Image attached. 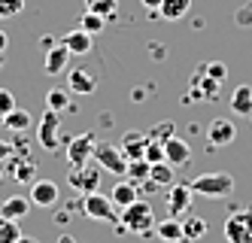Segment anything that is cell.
<instances>
[{"label": "cell", "mask_w": 252, "mask_h": 243, "mask_svg": "<svg viewBox=\"0 0 252 243\" xmlns=\"http://www.w3.org/2000/svg\"><path fill=\"white\" fill-rule=\"evenodd\" d=\"M19 237H22L19 222H15V219H6V216H0V243H15Z\"/></svg>", "instance_id": "30"}, {"label": "cell", "mask_w": 252, "mask_h": 243, "mask_svg": "<svg viewBox=\"0 0 252 243\" xmlns=\"http://www.w3.org/2000/svg\"><path fill=\"white\" fill-rule=\"evenodd\" d=\"M155 234L164 240V243H179L183 240V222L179 219H164V222H155Z\"/></svg>", "instance_id": "24"}, {"label": "cell", "mask_w": 252, "mask_h": 243, "mask_svg": "<svg viewBox=\"0 0 252 243\" xmlns=\"http://www.w3.org/2000/svg\"><path fill=\"white\" fill-rule=\"evenodd\" d=\"M25 9V0H0V22H6V18L19 15Z\"/></svg>", "instance_id": "34"}, {"label": "cell", "mask_w": 252, "mask_h": 243, "mask_svg": "<svg viewBox=\"0 0 252 243\" xmlns=\"http://www.w3.org/2000/svg\"><path fill=\"white\" fill-rule=\"evenodd\" d=\"M173 134H176V125H173L170 119H164V122H158V125H155V128L149 131V137H152V140H161V143H167V140H170Z\"/></svg>", "instance_id": "32"}, {"label": "cell", "mask_w": 252, "mask_h": 243, "mask_svg": "<svg viewBox=\"0 0 252 243\" xmlns=\"http://www.w3.org/2000/svg\"><path fill=\"white\" fill-rule=\"evenodd\" d=\"M143 158H146L149 164H155V161H164V143H161V140H152V137H149V143H146V152H143Z\"/></svg>", "instance_id": "33"}, {"label": "cell", "mask_w": 252, "mask_h": 243, "mask_svg": "<svg viewBox=\"0 0 252 243\" xmlns=\"http://www.w3.org/2000/svg\"><path fill=\"white\" fill-rule=\"evenodd\" d=\"M100 176H103V167H100L97 161H94V164L88 161V164H82V167H73V171L67 174V182L73 185L79 195H88V192H97Z\"/></svg>", "instance_id": "6"}, {"label": "cell", "mask_w": 252, "mask_h": 243, "mask_svg": "<svg viewBox=\"0 0 252 243\" xmlns=\"http://www.w3.org/2000/svg\"><path fill=\"white\" fill-rule=\"evenodd\" d=\"M58 113L55 109H46L43 119L37 122V140L40 146L46 149V152H58V146H61V134H58Z\"/></svg>", "instance_id": "8"}, {"label": "cell", "mask_w": 252, "mask_h": 243, "mask_svg": "<svg viewBox=\"0 0 252 243\" xmlns=\"http://www.w3.org/2000/svg\"><path fill=\"white\" fill-rule=\"evenodd\" d=\"M0 182H3V167H0Z\"/></svg>", "instance_id": "43"}, {"label": "cell", "mask_w": 252, "mask_h": 243, "mask_svg": "<svg viewBox=\"0 0 252 243\" xmlns=\"http://www.w3.org/2000/svg\"><path fill=\"white\" fill-rule=\"evenodd\" d=\"M0 67H3V55H0Z\"/></svg>", "instance_id": "44"}, {"label": "cell", "mask_w": 252, "mask_h": 243, "mask_svg": "<svg viewBox=\"0 0 252 243\" xmlns=\"http://www.w3.org/2000/svg\"><path fill=\"white\" fill-rule=\"evenodd\" d=\"M67 91L76 98H85V95H94L97 91V73L85 70V67H76V70H67Z\"/></svg>", "instance_id": "12"}, {"label": "cell", "mask_w": 252, "mask_h": 243, "mask_svg": "<svg viewBox=\"0 0 252 243\" xmlns=\"http://www.w3.org/2000/svg\"><path fill=\"white\" fill-rule=\"evenodd\" d=\"M125 176H131V182H146V179H149V161H146V158L128 161V171H125Z\"/></svg>", "instance_id": "28"}, {"label": "cell", "mask_w": 252, "mask_h": 243, "mask_svg": "<svg viewBox=\"0 0 252 243\" xmlns=\"http://www.w3.org/2000/svg\"><path fill=\"white\" fill-rule=\"evenodd\" d=\"M201 67H204L207 76H213L216 82H225V76H228V67H225L222 61H207V64H201Z\"/></svg>", "instance_id": "35"}, {"label": "cell", "mask_w": 252, "mask_h": 243, "mask_svg": "<svg viewBox=\"0 0 252 243\" xmlns=\"http://www.w3.org/2000/svg\"><path fill=\"white\" fill-rule=\"evenodd\" d=\"M15 243H40V240H37V237H28V234H22V237L15 240Z\"/></svg>", "instance_id": "41"}, {"label": "cell", "mask_w": 252, "mask_h": 243, "mask_svg": "<svg viewBox=\"0 0 252 243\" xmlns=\"http://www.w3.org/2000/svg\"><path fill=\"white\" fill-rule=\"evenodd\" d=\"M70 49L64 43H55V46H49L46 49V58H43V70H46V76H61V73L70 70Z\"/></svg>", "instance_id": "13"}, {"label": "cell", "mask_w": 252, "mask_h": 243, "mask_svg": "<svg viewBox=\"0 0 252 243\" xmlns=\"http://www.w3.org/2000/svg\"><path fill=\"white\" fill-rule=\"evenodd\" d=\"M173 176H176V167L170 164V161H155V164H149V179L155 182V185H173Z\"/></svg>", "instance_id": "25"}, {"label": "cell", "mask_w": 252, "mask_h": 243, "mask_svg": "<svg viewBox=\"0 0 252 243\" xmlns=\"http://www.w3.org/2000/svg\"><path fill=\"white\" fill-rule=\"evenodd\" d=\"M191 192L201 195V198H210V201H222L234 192V176L228 171H213V174H201L194 176L191 182Z\"/></svg>", "instance_id": "2"}, {"label": "cell", "mask_w": 252, "mask_h": 243, "mask_svg": "<svg viewBox=\"0 0 252 243\" xmlns=\"http://www.w3.org/2000/svg\"><path fill=\"white\" fill-rule=\"evenodd\" d=\"M191 198H194V192H191L189 182H173L170 192H167V216H173V219L189 216V210H191Z\"/></svg>", "instance_id": "10"}, {"label": "cell", "mask_w": 252, "mask_h": 243, "mask_svg": "<svg viewBox=\"0 0 252 243\" xmlns=\"http://www.w3.org/2000/svg\"><path fill=\"white\" fill-rule=\"evenodd\" d=\"M15 155V146L9 143V140H0V164H3V161H9Z\"/></svg>", "instance_id": "38"}, {"label": "cell", "mask_w": 252, "mask_h": 243, "mask_svg": "<svg viewBox=\"0 0 252 243\" xmlns=\"http://www.w3.org/2000/svg\"><path fill=\"white\" fill-rule=\"evenodd\" d=\"M61 43L70 49V55H88V52L94 49V36L88 34V31H82V28H76V31H70Z\"/></svg>", "instance_id": "18"}, {"label": "cell", "mask_w": 252, "mask_h": 243, "mask_svg": "<svg viewBox=\"0 0 252 243\" xmlns=\"http://www.w3.org/2000/svg\"><path fill=\"white\" fill-rule=\"evenodd\" d=\"M249 119H252V116H249Z\"/></svg>", "instance_id": "46"}, {"label": "cell", "mask_w": 252, "mask_h": 243, "mask_svg": "<svg viewBox=\"0 0 252 243\" xmlns=\"http://www.w3.org/2000/svg\"><path fill=\"white\" fill-rule=\"evenodd\" d=\"M234 140H237V125H234L228 116H219V119L210 122V128H207V146L210 149L231 146Z\"/></svg>", "instance_id": "9"}, {"label": "cell", "mask_w": 252, "mask_h": 243, "mask_svg": "<svg viewBox=\"0 0 252 243\" xmlns=\"http://www.w3.org/2000/svg\"><path fill=\"white\" fill-rule=\"evenodd\" d=\"M231 113L252 116V85H237L231 91Z\"/></svg>", "instance_id": "21"}, {"label": "cell", "mask_w": 252, "mask_h": 243, "mask_svg": "<svg viewBox=\"0 0 252 243\" xmlns=\"http://www.w3.org/2000/svg\"><path fill=\"white\" fill-rule=\"evenodd\" d=\"M164 161H170L173 167H183V164H189L191 161V146L186 143V140H179L176 134L164 143Z\"/></svg>", "instance_id": "16"}, {"label": "cell", "mask_w": 252, "mask_h": 243, "mask_svg": "<svg viewBox=\"0 0 252 243\" xmlns=\"http://www.w3.org/2000/svg\"><path fill=\"white\" fill-rule=\"evenodd\" d=\"M92 158L103 167V171H110V174H116V176H125V171H128V158L122 155V149H119L116 143L97 140L94 149H92Z\"/></svg>", "instance_id": "5"}, {"label": "cell", "mask_w": 252, "mask_h": 243, "mask_svg": "<svg viewBox=\"0 0 252 243\" xmlns=\"http://www.w3.org/2000/svg\"><path fill=\"white\" fill-rule=\"evenodd\" d=\"M82 213H85V219H92V222H106V225H116V222H119L110 195H97V192L82 195Z\"/></svg>", "instance_id": "4"}, {"label": "cell", "mask_w": 252, "mask_h": 243, "mask_svg": "<svg viewBox=\"0 0 252 243\" xmlns=\"http://www.w3.org/2000/svg\"><path fill=\"white\" fill-rule=\"evenodd\" d=\"M137 198H140V185H137V182H128V179H125V182H116L113 192H110V201H113L116 210H125V207H128V204H134Z\"/></svg>", "instance_id": "17"}, {"label": "cell", "mask_w": 252, "mask_h": 243, "mask_svg": "<svg viewBox=\"0 0 252 243\" xmlns=\"http://www.w3.org/2000/svg\"><path fill=\"white\" fill-rule=\"evenodd\" d=\"M28 198H31V207H55L58 204V185L52 179H33Z\"/></svg>", "instance_id": "14"}, {"label": "cell", "mask_w": 252, "mask_h": 243, "mask_svg": "<svg viewBox=\"0 0 252 243\" xmlns=\"http://www.w3.org/2000/svg\"><path fill=\"white\" fill-rule=\"evenodd\" d=\"M222 82H216L213 76H207L204 67H197V73L191 76V88L186 91L183 104H197V101H216V95H219Z\"/></svg>", "instance_id": "7"}, {"label": "cell", "mask_w": 252, "mask_h": 243, "mask_svg": "<svg viewBox=\"0 0 252 243\" xmlns=\"http://www.w3.org/2000/svg\"><path fill=\"white\" fill-rule=\"evenodd\" d=\"M58 243H76V237H70V234H61V237H58Z\"/></svg>", "instance_id": "42"}, {"label": "cell", "mask_w": 252, "mask_h": 243, "mask_svg": "<svg viewBox=\"0 0 252 243\" xmlns=\"http://www.w3.org/2000/svg\"><path fill=\"white\" fill-rule=\"evenodd\" d=\"M31 210V198L25 195H12L6 201H0V216H6V219H15V222H22Z\"/></svg>", "instance_id": "19"}, {"label": "cell", "mask_w": 252, "mask_h": 243, "mask_svg": "<svg viewBox=\"0 0 252 243\" xmlns=\"http://www.w3.org/2000/svg\"><path fill=\"white\" fill-rule=\"evenodd\" d=\"M155 210H152V204L149 201H134V204H128V207L122 210V216H119V222H116V231L119 234H140V237H149L152 231H155Z\"/></svg>", "instance_id": "1"}, {"label": "cell", "mask_w": 252, "mask_h": 243, "mask_svg": "<svg viewBox=\"0 0 252 243\" xmlns=\"http://www.w3.org/2000/svg\"><path fill=\"white\" fill-rule=\"evenodd\" d=\"M179 243H186V240H179Z\"/></svg>", "instance_id": "45"}, {"label": "cell", "mask_w": 252, "mask_h": 243, "mask_svg": "<svg viewBox=\"0 0 252 243\" xmlns=\"http://www.w3.org/2000/svg\"><path fill=\"white\" fill-rule=\"evenodd\" d=\"M94 143H97V137L92 134V131H85V134H79V137H73V140H67V161H70V167H82V164L92 161V149H94Z\"/></svg>", "instance_id": "11"}, {"label": "cell", "mask_w": 252, "mask_h": 243, "mask_svg": "<svg viewBox=\"0 0 252 243\" xmlns=\"http://www.w3.org/2000/svg\"><path fill=\"white\" fill-rule=\"evenodd\" d=\"M146 143H149V134H140V131H128V134L122 137L119 149H122V155L134 161V158H143V152H146Z\"/></svg>", "instance_id": "15"}, {"label": "cell", "mask_w": 252, "mask_h": 243, "mask_svg": "<svg viewBox=\"0 0 252 243\" xmlns=\"http://www.w3.org/2000/svg\"><path fill=\"white\" fill-rule=\"evenodd\" d=\"M9 176L15 179V182H25V185H31L33 179H37V164H33L31 158H15L12 164H9Z\"/></svg>", "instance_id": "20"}, {"label": "cell", "mask_w": 252, "mask_h": 243, "mask_svg": "<svg viewBox=\"0 0 252 243\" xmlns=\"http://www.w3.org/2000/svg\"><path fill=\"white\" fill-rule=\"evenodd\" d=\"M85 9L88 12H97L103 18H113L119 12V0H85Z\"/></svg>", "instance_id": "27"}, {"label": "cell", "mask_w": 252, "mask_h": 243, "mask_svg": "<svg viewBox=\"0 0 252 243\" xmlns=\"http://www.w3.org/2000/svg\"><path fill=\"white\" fill-rule=\"evenodd\" d=\"M222 234H225V243H252V207L231 210Z\"/></svg>", "instance_id": "3"}, {"label": "cell", "mask_w": 252, "mask_h": 243, "mask_svg": "<svg viewBox=\"0 0 252 243\" xmlns=\"http://www.w3.org/2000/svg\"><path fill=\"white\" fill-rule=\"evenodd\" d=\"M9 109H15V98H12V91L0 88V122H3V116L9 113Z\"/></svg>", "instance_id": "36"}, {"label": "cell", "mask_w": 252, "mask_h": 243, "mask_svg": "<svg viewBox=\"0 0 252 243\" xmlns=\"http://www.w3.org/2000/svg\"><path fill=\"white\" fill-rule=\"evenodd\" d=\"M79 28H82V31H88L92 36H97V34L106 28V18H103V15H97V12H88V9H85V15L79 18Z\"/></svg>", "instance_id": "29"}, {"label": "cell", "mask_w": 252, "mask_h": 243, "mask_svg": "<svg viewBox=\"0 0 252 243\" xmlns=\"http://www.w3.org/2000/svg\"><path fill=\"white\" fill-rule=\"evenodd\" d=\"M146 9H152V12H158V6H161V0H140Z\"/></svg>", "instance_id": "40"}, {"label": "cell", "mask_w": 252, "mask_h": 243, "mask_svg": "<svg viewBox=\"0 0 252 243\" xmlns=\"http://www.w3.org/2000/svg\"><path fill=\"white\" fill-rule=\"evenodd\" d=\"M189 9H191V0H161L158 15L164 22H179V18L189 15Z\"/></svg>", "instance_id": "22"}, {"label": "cell", "mask_w": 252, "mask_h": 243, "mask_svg": "<svg viewBox=\"0 0 252 243\" xmlns=\"http://www.w3.org/2000/svg\"><path fill=\"white\" fill-rule=\"evenodd\" d=\"M6 49H9V36H6V31H3V28H0V55H3Z\"/></svg>", "instance_id": "39"}, {"label": "cell", "mask_w": 252, "mask_h": 243, "mask_svg": "<svg viewBox=\"0 0 252 243\" xmlns=\"http://www.w3.org/2000/svg\"><path fill=\"white\" fill-rule=\"evenodd\" d=\"M46 106L55 109V113H64V109L70 106V98H67V88H52L46 95Z\"/></svg>", "instance_id": "31"}, {"label": "cell", "mask_w": 252, "mask_h": 243, "mask_svg": "<svg viewBox=\"0 0 252 243\" xmlns=\"http://www.w3.org/2000/svg\"><path fill=\"white\" fill-rule=\"evenodd\" d=\"M31 113H28V109H19V106H15V109H9V113L3 116V122H0V125H3L6 131H15V134H19V131H28L31 128Z\"/></svg>", "instance_id": "26"}, {"label": "cell", "mask_w": 252, "mask_h": 243, "mask_svg": "<svg viewBox=\"0 0 252 243\" xmlns=\"http://www.w3.org/2000/svg\"><path fill=\"white\" fill-rule=\"evenodd\" d=\"M237 25H243V28H252V3H246L243 9H237Z\"/></svg>", "instance_id": "37"}, {"label": "cell", "mask_w": 252, "mask_h": 243, "mask_svg": "<svg viewBox=\"0 0 252 243\" xmlns=\"http://www.w3.org/2000/svg\"><path fill=\"white\" fill-rule=\"evenodd\" d=\"M183 222V240L186 243H194V240H201V237H207V219H201V216H189V219H179Z\"/></svg>", "instance_id": "23"}]
</instances>
